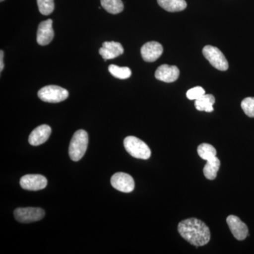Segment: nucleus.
I'll use <instances>...</instances> for the list:
<instances>
[{"instance_id":"1","label":"nucleus","mask_w":254,"mask_h":254,"mask_svg":"<svg viewBox=\"0 0 254 254\" xmlns=\"http://www.w3.org/2000/svg\"><path fill=\"white\" fill-rule=\"evenodd\" d=\"M178 232L190 245L198 248L208 243L210 232L208 227L196 218H189L179 223Z\"/></svg>"},{"instance_id":"2","label":"nucleus","mask_w":254,"mask_h":254,"mask_svg":"<svg viewBox=\"0 0 254 254\" xmlns=\"http://www.w3.org/2000/svg\"><path fill=\"white\" fill-rule=\"evenodd\" d=\"M88 144V133L83 129L78 130L70 142L68 154L73 161H79L86 153Z\"/></svg>"},{"instance_id":"3","label":"nucleus","mask_w":254,"mask_h":254,"mask_svg":"<svg viewBox=\"0 0 254 254\" xmlns=\"http://www.w3.org/2000/svg\"><path fill=\"white\" fill-rule=\"evenodd\" d=\"M124 145L127 151L135 158L148 160L151 151L146 143L135 136H127L124 140Z\"/></svg>"},{"instance_id":"4","label":"nucleus","mask_w":254,"mask_h":254,"mask_svg":"<svg viewBox=\"0 0 254 254\" xmlns=\"http://www.w3.org/2000/svg\"><path fill=\"white\" fill-rule=\"evenodd\" d=\"M38 98L43 102L58 103L68 98L67 90L55 85H50L42 88L38 93Z\"/></svg>"},{"instance_id":"5","label":"nucleus","mask_w":254,"mask_h":254,"mask_svg":"<svg viewBox=\"0 0 254 254\" xmlns=\"http://www.w3.org/2000/svg\"><path fill=\"white\" fill-rule=\"evenodd\" d=\"M203 54L210 64L217 69L226 71L228 68V62L222 52L216 47L205 46L203 49Z\"/></svg>"},{"instance_id":"6","label":"nucleus","mask_w":254,"mask_h":254,"mask_svg":"<svg viewBox=\"0 0 254 254\" xmlns=\"http://www.w3.org/2000/svg\"><path fill=\"white\" fill-rule=\"evenodd\" d=\"M14 218L21 223L39 221L45 216L44 210L41 208H18L14 210Z\"/></svg>"},{"instance_id":"7","label":"nucleus","mask_w":254,"mask_h":254,"mask_svg":"<svg viewBox=\"0 0 254 254\" xmlns=\"http://www.w3.org/2000/svg\"><path fill=\"white\" fill-rule=\"evenodd\" d=\"M112 186L115 190L124 192L130 193L134 190V180L131 175L125 173H115L111 178Z\"/></svg>"},{"instance_id":"8","label":"nucleus","mask_w":254,"mask_h":254,"mask_svg":"<svg viewBox=\"0 0 254 254\" xmlns=\"http://www.w3.org/2000/svg\"><path fill=\"white\" fill-rule=\"evenodd\" d=\"M48 180L41 175H26L21 177L20 185L23 190H39L46 188Z\"/></svg>"},{"instance_id":"9","label":"nucleus","mask_w":254,"mask_h":254,"mask_svg":"<svg viewBox=\"0 0 254 254\" xmlns=\"http://www.w3.org/2000/svg\"><path fill=\"white\" fill-rule=\"evenodd\" d=\"M227 223L232 235L237 240H245L248 236V227L238 217L233 215H229L227 218Z\"/></svg>"},{"instance_id":"10","label":"nucleus","mask_w":254,"mask_h":254,"mask_svg":"<svg viewBox=\"0 0 254 254\" xmlns=\"http://www.w3.org/2000/svg\"><path fill=\"white\" fill-rule=\"evenodd\" d=\"M163 48L158 42L151 41L145 43L142 46L141 54L142 58L147 63H153L161 56Z\"/></svg>"},{"instance_id":"11","label":"nucleus","mask_w":254,"mask_h":254,"mask_svg":"<svg viewBox=\"0 0 254 254\" xmlns=\"http://www.w3.org/2000/svg\"><path fill=\"white\" fill-rule=\"evenodd\" d=\"M54 38L53 28V20L48 19L42 21L38 26L37 31V42L40 46H45L50 44Z\"/></svg>"},{"instance_id":"12","label":"nucleus","mask_w":254,"mask_h":254,"mask_svg":"<svg viewBox=\"0 0 254 254\" xmlns=\"http://www.w3.org/2000/svg\"><path fill=\"white\" fill-rule=\"evenodd\" d=\"M180 76V70L176 66L163 64L157 68L155 76L159 81L172 83L177 81Z\"/></svg>"},{"instance_id":"13","label":"nucleus","mask_w":254,"mask_h":254,"mask_svg":"<svg viewBox=\"0 0 254 254\" xmlns=\"http://www.w3.org/2000/svg\"><path fill=\"white\" fill-rule=\"evenodd\" d=\"M100 55L105 61L118 58L124 53V48L121 43L118 42H105L99 50Z\"/></svg>"},{"instance_id":"14","label":"nucleus","mask_w":254,"mask_h":254,"mask_svg":"<svg viewBox=\"0 0 254 254\" xmlns=\"http://www.w3.org/2000/svg\"><path fill=\"white\" fill-rule=\"evenodd\" d=\"M52 129L48 125H43L36 127L30 134L28 142L30 144L37 146L48 141L51 134Z\"/></svg>"},{"instance_id":"15","label":"nucleus","mask_w":254,"mask_h":254,"mask_svg":"<svg viewBox=\"0 0 254 254\" xmlns=\"http://www.w3.org/2000/svg\"><path fill=\"white\" fill-rule=\"evenodd\" d=\"M215 102V98L213 95L204 94L195 100V107L198 111L212 113L214 110L213 105Z\"/></svg>"},{"instance_id":"16","label":"nucleus","mask_w":254,"mask_h":254,"mask_svg":"<svg viewBox=\"0 0 254 254\" xmlns=\"http://www.w3.org/2000/svg\"><path fill=\"white\" fill-rule=\"evenodd\" d=\"M158 3L163 9L170 12L181 11L187 6L185 0H158Z\"/></svg>"},{"instance_id":"17","label":"nucleus","mask_w":254,"mask_h":254,"mask_svg":"<svg viewBox=\"0 0 254 254\" xmlns=\"http://www.w3.org/2000/svg\"><path fill=\"white\" fill-rule=\"evenodd\" d=\"M220 161L216 156L207 160L203 168V174L208 180H213L216 178L217 174L220 170Z\"/></svg>"},{"instance_id":"18","label":"nucleus","mask_w":254,"mask_h":254,"mask_svg":"<svg viewBox=\"0 0 254 254\" xmlns=\"http://www.w3.org/2000/svg\"><path fill=\"white\" fill-rule=\"evenodd\" d=\"M103 9L112 14H118L124 9V4L122 0H100Z\"/></svg>"},{"instance_id":"19","label":"nucleus","mask_w":254,"mask_h":254,"mask_svg":"<svg viewBox=\"0 0 254 254\" xmlns=\"http://www.w3.org/2000/svg\"><path fill=\"white\" fill-rule=\"evenodd\" d=\"M109 71L114 77L119 79H127L131 76V71L126 66H118L117 65L111 64L109 66Z\"/></svg>"},{"instance_id":"20","label":"nucleus","mask_w":254,"mask_h":254,"mask_svg":"<svg viewBox=\"0 0 254 254\" xmlns=\"http://www.w3.org/2000/svg\"><path fill=\"white\" fill-rule=\"evenodd\" d=\"M197 152L200 158L203 160H208L216 156V149L213 145L208 144V143H202L197 148Z\"/></svg>"},{"instance_id":"21","label":"nucleus","mask_w":254,"mask_h":254,"mask_svg":"<svg viewBox=\"0 0 254 254\" xmlns=\"http://www.w3.org/2000/svg\"><path fill=\"white\" fill-rule=\"evenodd\" d=\"M40 12L45 16L51 14L55 9L54 0H37Z\"/></svg>"},{"instance_id":"22","label":"nucleus","mask_w":254,"mask_h":254,"mask_svg":"<svg viewBox=\"0 0 254 254\" xmlns=\"http://www.w3.org/2000/svg\"><path fill=\"white\" fill-rule=\"evenodd\" d=\"M241 106L247 116L250 118H254V98L252 97L246 98L242 100Z\"/></svg>"},{"instance_id":"23","label":"nucleus","mask_w":254,"mask_h":254,"mask_svg":"<svg viewBox=\"0 0 254 254\" xmlns=\"http://www.w3.org/2000/svg\"><path fill=\"white\" fill-rule=\"evenodd\" d=\"M204 94H205L204 89L202 87L196 86L187 91V97L188 99L195 100Z\"/></svg>"},{"instance_id":"24","label":"nucleus","mask_w":254,"mask_h":254,"mask_svg":"<svg viewBox=\"0 0 254 254\" xmlns=\"http://www.w3.org/2000/svg\"><path fill=\"white\" fill-rule=\"evenodd\" d=\"M3 58H4V52L2 50L0 51V71H2L4 68V62H3Z\"/></svg>"},{"instance_id":"25","label":"nucleus","mask_w":254,"mask_h":254,"mask_svg":"<svg viewBox=\"0 0 254 254\" xmlns=\"http://www.w3.org/2000/svg\"><path fill=\"white\" fill-rule=\"evenodd\" d=\"M0 1H4V0H0Z\"/></svg>"}]
</instances>
